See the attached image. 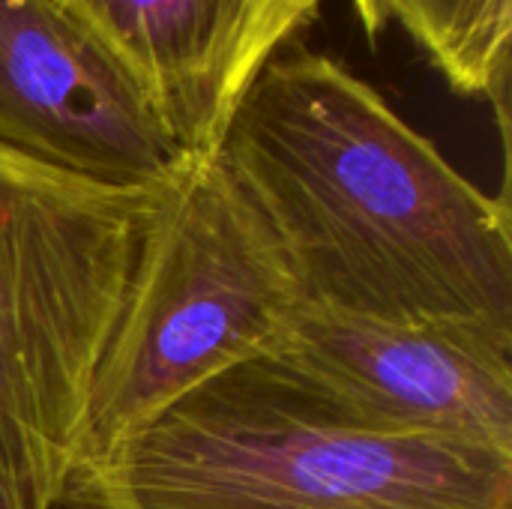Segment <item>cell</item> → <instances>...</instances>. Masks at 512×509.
Masks as SVG:
<instances>
[{
  "label": "cell",
  "instance_id": "obj_1",
  "mask_svg": "<svg viewBox=\"0 0 512 509\" xmlns=\"http://www.w3.org/2000/svg\"><path fill=\"white\" fill-rule=\"evenodd\" d=\"M216 156L309 300L512 354L507 189H477L339 60L279 48Z\"/></svg>",
  "mask_w": 512,
  "mask_h": 509
},
{
  "label": "cell",
  "instance_id": "obj_2",
  "mask_svg": "<svg viewBox=\"0 0 512 509\" xmlns=\"http://www.w3.org/2000/svg\"><path fill=\"white\" fill-rule=\"evenodd\" d=\"M512 459L345 426L255 369L66 480L60 509H510Z\"/></svg>",
  "mask_w": 512,
  "mask_h": 509
},
{
  "label": "cell",
  "instance_id": "obj_3",
  "mask_svg": "<svg viewBox=\"0 0 512 509\" xmlns=\"http://www.w3.org/2000/svg\"><path fill=\"white\" fill-rule=\"evenodd\" d=\"M303 300L276 234L222 159L195 156L141 240L72 474L105 462L204 384L255 363Z\"/></svg>",
  "mask_w": 512,
  "mask_h": 509
},
{
  "label": "cell",
  "instance_id": "obj_4",
  "mask_svg": "<svg viewBox=\"0 0 512 509\" xmlns=\"http://www.w3.org/2000/svg\"><path fill=\"white\" fill-rule=\"evenodd\" d=\"M174 180L99 183L0 144V414L45 507L63 504L99 357Z\"/></svg>",
  "mask_w": 512,
  "mask_h": 509
},
{
  "label": "cell",
  "instance_id": "obj_5",
  "mask_svg": "<svg viewBox=\"0 0 512 509\" xmlns=\"http://www.w3.org/2000/svg\"><path fill=\"white\" fill-rule=\"evenodd\" d=\"M249 369L345 426L512 459V354L453 333L306 297Z\"/></svg>",
  "mask_w": 512,
  "mask_h": 509
},
{
  "label": "cell",
  "instance_id": "obj_6",
  "mask_svg": "<svg viewBox=\"0 0 512 509\" xmlns=\"http://www.w3.org/2000/svg\"><path fill=\"white\" fill-rule=\"evenodd\" d=\"M0 144L114 186L168 183L195 159L60 0H0Z\"/></svg>",
  "mask_w": 512,
  "mask_h": 509
},
{
  "label": "cell",
  "instance_id": "obj_7",
  "mask_svg": "<svg viewBox=\"0 0 512 509\" xmlns=\"http://www.w3.org/2000/svg\"><path fill=\"white\" fill-rule=\"evenodd\" d=\"M141 84L192 156H213V72L228 0H60Z\"/></svg>",
  "mask_w": 512,
  "mask_h": 509
},
{
  "label": "cell",
  "instance_id": "obj_8",
  "mask_svg": "<svg viewBox=\"0 0 512 509\" xmlns=\"http://www.w3.org/2000/svg\"><path fill=\"white\" fill-rule=\"evenodd\" d=\"M369 42L399 24L444 81L468 99H486L510 144L512 0H354Z\"/></svg>",
  "mask_w": 512,
  "mask_h": 509
},
{
  "label": "cell",
  "instance_id": "obj_9",
  "mask_svg": "<svg viewBox=\"0 0 512 509\" xmlns=\"http://www.w3.org/2000/svg\"><path fill=\"white\" fill-rule=\"evenodd\" d=\"M318 9L321 0H228L213 72L216 147L252 78L279 48L294 42L318 18Z\"/></svg>",
  "mask_w": 512,
  "mask_h": 509
},
{
  "label": "cell",
  "instance_id": "obj_10",
  "mask_svg": "<svg viewBox=\"0 0 512 509\" xmlns=\"http://www.w3.org/2000/svg\"><path fill=\"white\" fill-rule=\"evenodd\" d=\"M0 509H51L36 495L24 465L21 441L3 414H0Z\"/></svg>",
  "mask_w": 512,
  "mask_h": 509
},
{
  "label": "cell",
  "instance_id": "obj_11",
  "mask_svg": "<svg viewBox=\"0 0 512 509\" xmlns=\"http://www.w3.org/2000/svg\"><path fill=\"white\" fill-rule=\"evenodd\" d=\"M510 509H512V507H510Z\"/></svg>",
  "mask_w": 512,
  "mask_h": 509
}]
</instances>
